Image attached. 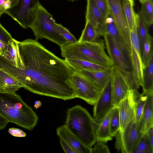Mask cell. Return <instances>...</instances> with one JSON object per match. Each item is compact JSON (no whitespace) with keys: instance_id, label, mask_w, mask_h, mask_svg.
I'll return each instance as SVG.
<instances>
[{"instance_id":"5","label":"cell","mask_w":153,"mask_h":153,"mask_svg":"<svg viewBox=\"0 0 153 153\" xmlns=\"http://www.w3.org/2000/svg\"><path fill=\"white\" fill-rule=\"evenodd\" d=\"M55 23L52 15L39 3L29 28L36 39H46L61 47L68 43L56 29Z\"/></svg>"},{"instance_id":"8","label":"cell","mask_w":153,"mask_h":153,"mask_svg":"<svg viewBox=\"0 0 153 153\" xmlns=\"http://www.w3.org/2000/svg\"><path fill=\"white\" fill-rule=\"evenodd\" d=\"M130 61L134 79L139 88L142 84L144 66L142 60L141 45L136 19L133 20L132 28L130 31Z\"/></svg>"},{"instance_id":"24","label":"cell","mask_w":153,"mask_h":153,"mask_svg":"<svg viewBox=\"0 0 153 153\" xmlns=\"http://www.w3.org/2000/svg\"><path fill=\"white\" fill-rule=\"evenodd\" d=\"M141 86L144 94L148 95L153 93V56L144 66Z\"/></svg>"},{"instance_id":"9","label":"cell","mask_w":153,"mask_h":153,"mask_svg":"<svg viewBox=\"0 0 153 153\" xmlns=\"http://www.w3.org/2000/svg\"><path fill=\"white\" fill-rule=\"evenodd\" d=\"M140 134L134 117L123 131L119 130L116 134L115 148L122 153H132Z\"/></svg>"},{"instance_id":"20","label":"cell","mask_w":153,"mask_h":153,"mask_svg":"<svg viewBox=\"0 0 153 153\" xmlns=\"http://www.w3.org/2000/svg\"><path fill=\"white\" fill-rule=\"evenodd\" d=\"M153 93L147 95V99L140 120L138 124L140 132L146 133L153 126Z\"/></svg>"},{"instance_id":"39","label":"cell","mask_w":153,"mask_h":153,"mask_svg":"<svg viewBox=\"0 0 153 153\" xmlns=\"http://www.w3.org/2000/svg\"><path fill=\"white\" fill-rule=\"evenodd\" d=\"M59 141L61 146L65 153H75L70 146L64 140L60 138Z\"/></svg>"},{"instance_id":"2","label":"cell","mask_w":153,"mask_h":153,"mask_svg":"<svg viewBox=\"0 0 153 153\" xmlns=\"http://www.w3.org/2000/svg\"><path fill=\"white\" fill-rule=\"evenodd\" d=\"M0 114L9 122L29 130L33 129L38 120L32 108L15 93L0 92Z\"/></svg>"},{"instance_id":"42","label":"cell","mask_w":153,"mask_h":153,"mask_svg":"<svg viewBox=\"0 0 153 153\" xmlns=\"http://www.w3.org/2000/svg\"><path fill=\"white\" fill-rule=\"evenodd\" d=\"M42 105V103L40 101L37 100L34 102V107L36 109H37L40 107Z\"/></svg>"},{"instance_id":"16","label":"cell","mask_w":153,"mask_h":153,"mask_svg":"<svg viewBox=\"0 0 153 153\" xmlns=\"http://www.w3.org/2000/svg\"><path fill=\"white\" fill-rule=\"evenodd\" d=\"M105 32L111 36L117 45L130 60L131 49L120 34L113 18L109 13L105 21L104 33Z\"/></svg>"},{"instance_id":"17","label":"cell","mask_w":153,"mask_h":153,"mask_svg":"<svg viewBox=\"0 0 153 153\" xmlns=\"http://www.w3.org/2000/svg\"><path fill=\"white\" fill-rule=\"evenodd\" d=\"M85 18L86 22H89L97 29L102 36L105 21L94 0H87Z\"/></svg>"},{"instance_id":"27","label":"cell","mask_w":153,"mask_h":153,"mask_svg":"<svg viewBox=\"0 0 153 153\" xmlns=\"http://www.w3.org/2000/svg\"><path fill=\"white\" fill-rule=\"evenodd\" d=\"M141 10L139 12L143 20L149 27L153 23V0H148L141 3Z\"/></svg>"},{"instance_id":"10","label":"cell","mask_w":153,"mask_h":153,"mask_svg":"<svg viewBox=\"0 0 153 153\" xmlns=\"http://www.w3.org/2000/svg\"><path fill=\"white\" fill-rule=\"evenodd\" d=\"M71 78L76 97L94 105L96 102L102 89L78 72L75 71Z\"/></svg>"},{"instance_id":"14","label":"cell","mask_w":153,"mask_h":153,"mask_svg":"<svg viewBox=\"0 0 153 153\" xmlns=\"http://www.w3.org/2000/svg\"><path fill=\"white\" fill-rule=\"evenodd\" d=\"M134 90H130L127 96L119 103L118 108L120 131H123L131 119L135 117Z\"/></svg>"},{"instance_id":"25","label":"cell","mask_w":153,"mask_h":153,"mask_svg":"<svg viewBox=\"0 0 153 153\" xmlns=\"http://www.w3.org/2000/svg\"><path fill=\"white\" fill-rule=\"evenodd\" d=\"M101 34L95 27L91 23L86 22L81 36L77 41L79 42H96L100 41Z\"/></svg>"},{"instance_id":"44","label":"cell","mask_w":153,"mask_h":153,"mask_svg":"<svg viewBox=\"0 0 153 153\" xmlns=\"http://www.w3.org/2000/svg\"><path fill=\"white\" fill-rule=\"evenodd\" d=\"M70 0V1H75V0Z\"/></svg>"},{"instance_id":"41","label":"cell","mask_w":153,"mask_h":153,"mask_svg":"<svg viewBox=\"0 0 153 153\" xmlns=\"http://www.w3.org/2000/svg\"><path fill=\"white\" fill-rule=\"evenodd\" d=\"M150 142L153 146V126L150 127L146 132Z\"/></svg>"},{"instance_id":"28","label":"cell","mask_w":153,"mask_h":153,"mask_svg":"<svg viewBox=\"0 0 153 153\" xmlns=\"http://www.w3.org/2000/svg\"><path fill=\"white\" fill-rule=\"evenodd\" d=\"M140 134V136L133 153H153V146L150 142L147 133Z\"/></svg>"},{"instance_id":"7","label":"cell","mask_w":153,"mask_h":153,"mask_svg":"<svg viewBox=\"0 0 153 153\" xmlns=\"http://www.w3.org/2000/svg\"><path fill=\"white\" fill-rule=\"evenodd\" d=\"M39 3V0H16L5 13L26 29L33 22Z\"/></svg>"},{"instance_id":"4","label":"cell","mask_w":153,"mask_h":153,"mask_svg":"<svg viewBox=\"0 0 153 153\" xmlns=\"http://www.w3.org/2000/svg\"><path fill=\"white\" fill-rule=\"evenodd\" d=\"M94 118L81 106L77 105L67 110L65 125L86 146L91 149L96 140Z\"/></svg>"},{"instance_id":"29","label":"cell","mask_w":153,"mask_h":153,"mask_svg":"<svg viewBox=\"0 0 153 153\" xmlns=\"http://www.w3.org/2000/svg\"><path fill=\"white\" fill-rule=\"evenodd\" d=\"M152 38L149 34L141 49L143 62L144 66L146 65L151 58L153 56Z\"/></svg>"},{"instance_id":"30","label":"cell","mask_w":153,"mask_h":153,"mask_svg":"<svg viewBox=\"0 0 153 153\" xmlns=\"http://www.w3.org/2000/svg\"><path fill=\"white\" fill-rule=\"evenodd\" d=\"M136 16L137 32L141 49L148 36L149 34L148 31V26L144 22L139 13L138 14L136 13Z\"/></svg>"},{"instance_id":"37","label":"cell","mask_w":153,"mask_h":153,"mask_svg":"<svg viewBox=\"0 0 153 153\" xmlns=\"http://www.w3.org/2000/svg\"><path fill=\"white\" fill-rule=\"evenodd\" d=\"M16 0H0V16L16 1Z\"/></svg>"},{"instance_id":"12","label":"cell","mask_w":153,"mask_h":153,"mask_svg":"<svg viewBox=\"0 0 153 153\" xmlns=\"http://www.w3.org/2000/svg\"><path fill=\"white\" fill-rule=\"evenodd\" d=\"M94 105L93 115L96 119L103 117L114 107L112 91L111 74Z\"/></svg>"},{"instance_id":"18","label":"cell","mask_w":153,"mask_h":153,"mask_svg":"<svg viewBox=\"0 0 153 153\" xmlns=\"http://www.w3.org/2000/svg\"><path fill=\"white\" fill-rule=\"evenodd\" d=\"M113 108L101 118L98 119L94 118V132L97 142L106 143L112 139L110 132L109 122Z\"/></svg>"},{"instance_id":"31","label":"cell","mask_w":153,"mask_h":153,"mask_svg":"<svg viewBox=\"0 0 153 153\" xmlns=\"http://www.w3.org/2000/svg\"><path fill=\"white\" fill-rule=\"evenodd\" d=\"M109 126L110 134L113 137L120 129V118L117 106L114 107L112 109Z\"/></svg>"},{"instance_id":"22","label":"cell","mask_w":153,"mask_h":153,"mask_svg":"<svg viewBox=\"0 0 153 153\" xmlns=\"http://www.w3.org/2000/svg\"><path fill=\"white\" fill-rule=\"evenodd\" d=\"M22 87L21 85L17 80L0 69V92L15 93Z\"/></svg>"},{"instance_id":"21","label":"cell","mask_w":153,"mask_h":153,"mask_svg":"<svg viewBox=\"0 0 153 153\" xmlns=\"http://www.w3.org/2000/svg\"><path fill=\"white\" fill-rule=\"evenodd\" d=\"M19 42L13 38L9 42L5 52L1 55L16 68L23 70L24 64L19 51Z\"/></svg>"},{"instance_id":"36","label":"cell","mask_w":153,"mask_h":153,"mask_svg":"<svg viewBox=\"0 0 153 153\" xmlns=\"http://www.w3.org/2000/svg\"><path fill=\"white\" fill-rule=\"evenodd\" d=\"M110 152L105 143L97 142L96 144L91 149V153H108Z\"/></svg>"},{"instance_id":"43","label":"cell","mask_w":153,"mask_h":153,"mask_svg":"<svg viewBox=\"0 0 153 153\" xmlns=\"http://www.w3.org/2000/svg\"><path fill=\"white\" fill-rule=\"evenodd\" d=\"M139 0V1H140V2L142 3H143V2L147 1V0Z\"/></svg>"},{"instance_id":"23","label":"cell","mask_w":153,"mask_h":153,"mask_svg":"<svg viewBox=\"0 0 153 153\" xmlns=\"http://www.w3.org/2000/svg\"><path fill=\"white\" fill-rule=\"evenodd\" d=\"M67 63L75 72L81 70L100 71L108 69V67L91 62L79 59H65Z\"/></svg>"},{"instance_id":"11","label":"cell","mask_w":153,"mask_h":153,"mask_svg":"<svg viewBox=\"0 0 153 153\" xmlns=\"http://www.w3.org/2000/svg\"><path fill=\"white\" fill-rule=\"evenodd\" d=\"M109 13L112 17L119 31L131 49L130 30L124 10L123 0H107Z\"/></svg>"},{"instance_id":"33","label":"cell","mask_w":153,"mask_h":153,"mask_svg":"<svg viewBox=\"0 0 153 153\" xmlns=\"http://www.w3.org/2000/svg\"><path fill=\"white\" fill-rule=\"evenodd\" d=\"M12 38L11 34L0 23V55L5 52L9 42Z\"/></svg>"},{"instance_id":"38","label":"cell","mask_w":153,"mask_h":153,"mask_svg":"<svg viewBox=\"0 0 153 153\" xmlns=\"http://www.w3.org/2000/svg\"><path fill=\"white\" fill-rule=\"evenodd\" d=\"M8 131L10 134L15 137H23L26 136V134L25 132L17 128H10Z\"/></svg>"},{"instance_id":"15","label":"cell","mask_w":153,"mask_h":153,"mask_svg":"<svg viewBox=\"0 0 153 153\" xmlns=\"http://www.w3.org/2000/svg\"><path fill=\"white\" fill-rule=\"evenodd\" d=\"M56 132L59 138L66 142L75 153H91V149L85 145L65 125L58 127Z\"/></svg>"},{"instance_id":"34","label":"cell","mask_w":153,"mask_h":153,"mask_svg":"<svg viewBox=\"0 0 153 153\" xmlns=\"http://www.w3.org/2000/svg\"><path fill=\"white\" fill-rule=\"evenodd\" d=\"M55 25L59 33L66 39L68 44L74 43L77 41L76 38L68 29L56 22Z\"/></svg>"},{"instance_id":"13","label":"cell","mask_w":153,"mask_h":153,"mask_svg":"<svg viewBox=\"0 0 153 153\" xmlns=\"http://www.w3.org/2000/svg\"><path fill=\"white\" fill-rule=\"evenodd\" d=\"M111 87L114 105V107L117 106L127 96L130 89L124 77L113 66H112Z\"/></svg>"},{"instance_id":"19","label":"cell","mask_w":153,"mask_h":153,"mask_svg":"<svg viewBox=\"0 0 153 153\" xmlns=\"http://www.w3.org/2000/svg\"><path fill=\"white\" fill-rule=\"evenodd\" d=\"M112 66L109 69L106 70H81L76 72L83 75L96 86L102 89L105 85L111 74Z\"/></svg>"},{"instance_id":"40","label":"cell","mask_w":153,"mask_h":153,"mask_svg":"<svg viewBox=\"0 0 153 153\" xmlns=\"http://www.w3.org/2000/svg\"><path fill=\"white\" fill-rule=\"evenodd\" d=\"M9 122L7 119L0 114V130L4 129Z\"/></svg>"},{"instance_id":"6","label":"cell","mask_w":153,"mask_h":153,"mask_svg":"<svg viewBox=\"0 0 153 153\" xmlns=\"http://www.w3.org/2000/svg\"><path fill=\"white\" fill-rule=\"evenodd\" d=\"M102 36L112 66L116 68L123 75L130 90H138V88L134 79L129 58L118 47L110 34L105 32Z\"/></svg>"},{"instance_id":"26","label":"cell","mask_w":153,"mask_h":153,"mask_svg":"<svg viewBox=\"0 0 153 153\" xmlns=\"http://www.w3.org/2000/svg\"><path fill=\"white\" fill-rule=\"evenodd\" d=\"M134 111L136 121L137 125L140 120L146 104L147 95L140 94L137 90H134Z\"/></svg>"},{"instance_id":"32","label":"cell","mask_w":153,"mask_h":153,"mask_svg":"<svg viewBox=\"0 0 153 153\" xmlns=\"http://www.w3.org/2000/svg\"><path fill=\"white\" fill-rule=\"evenodd\" d=\"M134 6V0H123L124 13L130 31L132 28L134 16L135 13Z\"/></svg>"},{"instance_id":"1","label":"cell","mask_w":153,"mask_h":153,"mask_svg":"<svg viewBox=\"0 0 153 153\" xmlns=\"http://www.w3.org/2000/svg\"><path fill=\"white\" fill-rule=\"evenodd\" d=\"M19 50L23 69L16 68L0 55V69L31 92L64 100L76 98L71 78L75 71L65 59L56 56L36 39L20 42Z\"/></svg>"},{"instance_id":"3","label":"cell","mask_w":153,"mask_h":153,"mask_svg":"<svg viewBox=\"0 0 153 153\" xmlns=\"http://www.w3.org/2000/svg\"><path fill=\"white\" fill-rule=\"evenodd\" d=\"M104 42H76L68 44L60 48L61 55L65 59L87 61L105 66L113 65L111 59L105 51Z\"/></svg>"},{"instance_id":"35","label":"cell","mask_w":153,"mask_h":153,"mask_svg":"<svg viewBox=\"0 0 153 153\" xmlns=\"http://www.w3.org/2000/svg\"><path fill=\"white\" fill-rule=\"evenodd\" d=\"M105 21L109 13V10L107 0H94Z\"/></svg>"}]
</instances>
